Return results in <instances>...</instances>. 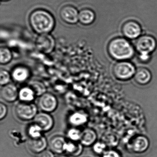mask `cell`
Masks as SVG:
<instances>
[{"instance_id": "cell-1", "label": "cell", "mask_w": 157, "mask_h": 157, "mask_svg": "<svg viewBox=\"0 0 157 157\" xmlns=\"http://www.w3.org/2000/svg\"><path fill=\"white\" fill-rule=\"evenodd\" d=\"M30 23L33 29L38 33H48L55 26L54 17L49 13L44 10H37L31 13Z\"/></svg>"}, {"instance_id": "cell-2", "label": "cell", "mask_w": 157, "mask_h": 157, "mask_svg": "<svg viewBox=\"0 0 157 157\" xmlns=\"http://www.w3.org/2000/svg\"><path fill=\"white\" fill-rule=\"evenodd\" d=\"M108 50L112 57L119 60L128 59L134 54L132 45L123 38H116L112 40L108 45Z\"/></svg>"}, {"instance_id": "cell-3", "label": "cell", "mask_w": 157, "mask_h": 157, "mask_svg": "<svg viewBox=\"0 0 157 157\" xmlns=\"http://www.w3.org/2000/svg\"><path fill=\"white\" fill-rule=\"evenodd\" d=\"M156 47V40L150 36H140L136 43V49L140 54V57L144 61L149 59V54L155 50Z\"/></svg>"}, {"instance_id": "cell-4", "label": "cell", "mask_w": 157, "mask_h": 157, "mask_svg": "<svg viewBox=\"0 0 157 157\" xmlns=\"http://www.w3.org/2000/svg\"><path fill=\"white\" fill-rule=\"evenodd\" d=\"M15 115L20 120L24 121L33 119L37 114V107L32 103L21 102L15 107Z\"/></svg>"}, {"instance_id": "cell-5", "label": "cell", "mask_w": 157, "mask_h": 157, "mask_svg": "<svg viewBox=\"0 0 157 157\" xmlns=\"http://www.w3.org/2000/svg\"><path fill=\"white\" fill-rule=\"evenodd\" d=\"M58 100L55 95L50 93H45L40 96L38 106L42 112L50 113L56 109Z\"/></svg>"}, {"instance_id": "cell-6", "label": "cell", "mask_w": 157, "mask_h": 157, "mask_svg": "<svg viewBox=\"0 0 157 157\" xmlns=\"http://www.w3.org/2000/svg\"><path fill=\"white\" fill-rule=\"evenodd\" d=\"M55 41L51 35L42 34L36 38V45L39 51L46 54L51 53L55 47Z\"/></svg>"}, {"instance_id": "cell-7", "label": "cell", "mask_w": 157, "mask_h": 157, "mask_svg": "<svg viewBox=\"0 0 157 157\" xmlns=\"http://www.w3.org/2000/svg\"><path fill=\"white\" fill-rule=\"evenodd\" d=\"M34 123L38 125L43 132H47L53 128L54 120L49 113L41 112L37 113L33 119Z\"/></svg>"}, {"instance_id": "cell-8", "label": "cell", "mask_w": 157, "mask_h": 157, "mask_svg": "<svg viewBox=\"0 0 157 157\" xmlns=\"http://www.w3.org/2000/svg\"><path fill=\"white\" fill-rule=\"evenodd\" d=\"M115 74L118 78L127 79L131 78L135 72V67L128 62L117 63L114 68Z\"/></svg>"}, {"instance_id": "cell-9", "label": "cell", "mask_w": 157, "mask_h": 157, "mask_svg": "<svg viewBox=\"0 0 157 157\" xmlns=\"http://www.w3.org/2000/svg\"><path fill=\"white\" fill-rule=\"evenodd\" d=\"M48 143L45 137L42 136L36 139H29L27 141V146L31 152L39 154L46 149Z\"/></svg>"}, {"instance_id": "cell-10", "label": "cell", "mask_w": 157, "mask_h": 157, "mask_svg": "<svg viewBox=\"0 0 157 157\" xmlns=\"http://www.w3.org/2000/svg\"><path fill=\"white\" fill-rule=\"evenodd\" d=\"M19 90L15 84L9 83L3 86L1 90L2 98L7 102L12 103L19 98Z\"/></svg>"}, {"instance_id": "cell-11", "label": "cell", "mask_w": 157, "mask_h": 157, "mask_svg": "<svg viewBox=\"0 0 157 157\" xmlns=\"http://www.w3.org/2000/svg\"><path fill=\"white\" fill-rule=\"evenodd\" d=\"M122 32L125 36L129 39H135L138 37L141 33L140 25L135 21L126 22L122 27Z\"/></svg>"}, {"instance_id": "cell-12", "label": "cell", "mask_w": 157, "mask_h": 157, "mask_svg": "<svg viewBox=\"0 0 157 157\" xmlns=\"http://www.w3.org/2000/svg\"><path fill=\"white\" fill-rule=\"evenodd\" d=\"M60 17L65 22L73 24L78 21L79 13L76 8L67 5L61 8L59 12Z\"/></svg>"}, {"instance_id": "cell-13", "label": "cell", "mask_w": 157, "mask_h": 157, "mask_svg": "<svg viewBox=\"0 0 157 157\" xmlns=\"http://www.w3.org/2000/svg\"><path fill=\"white\" fill-rule=\"evenodd\" d=\"M67 141L65 137L61 136H56L53 137L49 142V148L54 153L61 155L64 151V146Z\"/></svg>"}, {"instance_id": "cell-14", "label": "cell", "mask_w": 157, "mask_h": 157, "mask_svg": "<svg viewBox=\"0 0 157 157\" xmlns=\"http://www.w3.org/2000/svg\"><path fill=\"white\" fill-rule=\"evenodd\" d=\"M97 139L96 133L93 129L86 128L82 131L80 142L83 146L89 147L94 145Z\"/></svg>"}, {"instance_id": "cell-15", "label": "cell", "mask_w": 157, "mask_h": 157, "mask_svg": "<svg viewBox=\"0 0 157 157\" xmlns=\"http://www.w3.org/2000/svg\"><path fill=\"white\" fill-rule=\"evenodd\" d=\"M83 150V145L79 142L67 141L64 146V151L68 154L74 157L80 156Z\"/></svg>"}, {"instance_id": "cell-16", "label": "cell", "mask_w": 157, "mask_h": 157, "mask_svg": "<svg viewBox=\"0 0 157 157\" xmlns=\"http://www.w3.org/2000/svg\"><path fill=\"white\" fill-rule=\"evenodd\" d=\"M30 73L29 69L22 66L15 67L12 72V78L15 82H22L28 79L30 77Z\"/></svg>"}, {"instance_id": "cell-17", "label": "cell", "mask_w": 157, "mask_h": 157, "mask_svg": "<svg viewBox=\"0 0 157 157\" xmlns=\"http://www.w3.org/2000/svg\"><path fill=\"white\" fill-rule=\"evenodd\" d=\"M35 95L34 92L29 86L23 87L19 90V98L21 102H31L33 101Z\"/></svg>"}, {"instance_id": "cell-18", "label": "cell", "mask_w": 157, "mask_h": 157, "mask_svg": "<svg viewBox=\"0 0 157 157\" xmlns=\"http://www.w3.org/2000/svg\"><path fill=\"white\" fill-rule=\"evenodd\" d=\"M88 119V117L85 114L80 112H76L70 116L69 122L74 126H79L86 124Z\"/></svg>"}, {"instance_id": "cell-19", "label": "cell", "mask_w": 157, "mask_h": 157, "mask_svg": "<svg viewBox=\"0 0 157 157\" xmlns=\"http://www.w3.org/2000/svg\"><path fill=\"white\" fill-rule=\"evenodd\" d=\"M95 19L94 13L90 10L85 9L79 13L78 20L82 24L88 25L91 24Z\"/></svg>"}, {"instance_id": "cell-20", "label": "cell", "mask_w": 157, "mask_h": 157, "mask_svg": "<svg viewBox=\"0 0 157 157\" xmlns=\"http://www.w3.org/2000/svg\"><path fill=\"white\" fill-rule=\"evenodd\" d=\"M148 146V141L145 137L139 136L134 140L133 149L135 151L142 152L147 149Z\"/></svg>"}, {"instance_id": "cell-21", "label": "cell", "mask_w": 157, "mask_h": 157, "mask_svg": "<svg viewBox=\"0 0 157 157\" xmlns=\"http://www.w3.org/2000/svg\"><path fill=\"white\" fill-rule=\"evenodd\" d=\"M136 80L141 84L147 83L151 79V74L148 70L145 68H140L136 73Z\"/></svg>"}, {"instance_id": "cell-22", "label": "cell", "mask_w": 157, "mask_h": 157, "mask_svg": "<svg viewBox=\"0 0 157 157\" xmlns=\"http://www.w3.org/2000/svg\"><path fill=\"white\" fill-rule=\"evenodd\" d=\"M29 87H31L35 93L36 95L41 96L46 93V88L44 83L38 81L32 80L29 82Z\"/></svg>"}, {"instance_id": "cell-23", "label": "cell", "mask_w": 157, "mask_h": 157, "mask_svg": "<svg viewBox=\"0 0 157 157\" xmlns=\"http://www.w3.org/2000/svg\"><path fill=\"white\" fill-rule=\"evenodd\" d=\"M43 132L41 128L38 125L33 123L30 125L27 129V133L30 138L36 139L42 136Z\"/></svg>"}, {"instance_id": "cell-24", "label": "cell", "mask_w": 157, "mask_h": 157, "mask_svg": "<svg viewBox=\"0 0 157 157\" xmlns=\"http://www.w3.org/2000/svg\"><path fill=\"white\" fill-rule=\"evenodd\" d=\"M12 57L10 50L6 48L0 49V62L2 64H6L11 61Z\"/></svg>"}, {"instance_id": "cell-25", "label": "cell", "mask_w": 157, "mask_h": 157, "mask_svg": "<svg viewBox=\"0 0 157 157\" xmlns=\"http://www.w3.org/2000/svg\"><path fill=\"white\" fill-rule=\"evenodd\" d=\"M82 131L78 128H72L67 132V136L71 141L77 142L80 141Z\"/></svg>"}, {"instance_id": "cell-26", "label": "cell", "mask_w": 157, "mask_h": 157, "mask_svg": "<svg viewBox=\"0 0 157 157\" xmlns=\"http://www.w3.org/2000/svg\"><path fill=\"white\" fill-rule=\"evenodd\" d=\"M11 77V75L9 71L2 69L0 72V84L1 86H4L10 83Z\"/></svg>"}, {"instance_id": "cell-27", "label": "cell", "mask_w": 157, "mask_h": 157, "mask_svg": "<svg viewBox=\"0 0 157 157\" xmlns=\"http://www.w3.org/2000/svg\"><path fill=\"white\" fill-rule=\"evenodd\" d=\"M105 148V146L101 142H96L93 145V150L96 154H100L102 153Z\"/></svg>"}, {"instance_id": "cell-28", "label": "cell", "mask_w": 157, "mask_h": 157, "mask_svg": "<svg viewBox=\"0 0 157 157\" xmlns=\"http://www.w3.org/2000/svg\"><path fill=\"white\" fill-rule=\"evenodd\" d=\"M8 113V108L5 104L1 102L0 104V119L2 120L5 118Z\"/></svg>"}, {"instance_id": "cell-29", "label": "cell", "mask_w": 157, "mask_h": 157, "mask_svg": "<svg viewBox=\"0 0 157 157\" xmlns=\"http://www.w3.org/2000/svg\"><path fill=\"white\" fill-rule=\"evenodd\" d=\"M39 155V157H55V153L50 150L46 149Z\"/></svg>"}, {"instance_id": "cell-30", "label": "cell", "mask_w": 157, "mask_h": 157, "mask_svg": "<svg viewBox=\"0 0 157 157\" xmlns=\"http://www.w3.org/2000/svg\"><path fill=\"white\" fill-rule=\"evenodd\" d=\"M102 157H121L120 155L116 151H110L105 152Z\"/></svg>"}, {"instance_id": "cell-31", "label": "cell", "mask_w": 157, "mask_h": 157, "mask_svg": "<svg viewBox=\"0 0 157 157\" xmlns=\"http://www.w3.org/2000/svg\"><path fill=\"white\" fill-rule=\"evenodd\" d=\"M57 157H69L68 156H66V155H59V156H57Z\"/></svg>"}, {"instance_id": "cell-32", "label": "cell", "mask_w": 157, "mask_h": 157, "mask_svg": "<svg viewBox=\"0 0 157 157\" xmlns=\"http://www.w3.org/2000/svg\"><path fill=\"white\" fill-rule=\"evenodd\" d=\"M2 1H9V0H2Z\"/></svg>"}]
</instances>
